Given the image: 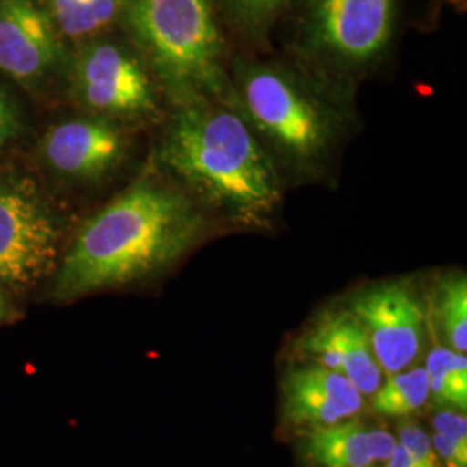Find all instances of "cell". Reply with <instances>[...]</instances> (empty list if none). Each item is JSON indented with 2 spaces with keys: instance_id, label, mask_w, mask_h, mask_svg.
Segmentation results:
<instances>
[{
  "instance_id": "obj_23",
  "label": "cell",
  "mask_w": 467,
  "mask_h": 467,
  "mask_svg": "<svg viewBox=\"0 0 467 467\" xmlns=\"http://www.w3.org/2000/svg\"><path fill=\"white\" fill-rule=\"evenodd\" d=\"M397 440L386 431H370V451L374 462H388L397 449Z\"/></svg>"
},
{
  "instance_id": "obj_20",
  "label": "cell",
  "mask_w": 467,
  "mask_h": 467,
  "mask_svg": "<svg viewBox=\"0 0 467 467\" xmlns=\"http://www.w3.org/2000/svg\"><path fill=\"white\" fill-rule=\"evenodd\" d=\"M431 443L440 461H443L447 467H467V441L434 433Z\"/></svg>"
},
{
  "instance_id": "obj_5",
  "label": "cell",
  "mask_w": 467,
  "mask_h": 467,
  "mask_svg": "<svg viewBox=\"0 0 467 467\" xmlns=\"http://www.w3.org/2000/svg\"><path fill=\"white\" fill-rule=\"evenodd\" d=\"M395 25V0H312L305 46L341 69H358L379 59Z\"/></svg>"
},
{
  "instance_id": "obj_12",
  "label": "cell",
  "mask_w": 467,
  "mask_h": 467,
  "mask_svg": "<svg viewBox=\"0 0 467 467\" xmlns=\"http://www.w3.org/2000/svg\"><path fill=\"white\" fill-rule=\"evenodd\" d=\"M50 167L75 179H99L117 167L125 139L106 119H71L50 130L44 142Z\"/></svg>"
},
{
  "instance_id": "obj_7",
  "label": "cell",
  "mask_w": 467,
  "mask_h": 467,
  "mask_svg": "<svg viewBox=\"0 0 467 467\" xmlns=\"http://www.w3.org/2000/svg\"><path fill=\"white\" fill-rule=\"evenodd\" d=\"M59 234L40 201L26 189L0 182V279L32 285L49 272Z\"/></svg>"
},
{
  "instance_id": "obj_17",
  "label": "cell",
  "mask_w": 467,
  "mask_h": 467,
  "mask_svg": "<svg viewBox=\"0 0 467 467\" xmlns=\"http://www.w3.org/2000/svg\"><path fill=\"white\" fill-rule=\"evenodd\" d=\"M287 0H225L234 21L253 36L265 35Z\"/></svg>"
},
{
  "instance_id": "obj_14",
  "label": "cell",
  "mask_w": 467,
  "mask_h": 467,
  "mask_svg": "<svg viewBox=\"0 0 467 467\" xmlns=\"http://www.w3.org/2000/svg\"><path fill=\"white\" fill-rule=\"evenodd\" d=\"M430 400L426 368H414L389 374L372 393V410L386 418H403L420 410Z\"/></svg>"
},
{
  "instance_id": "obj_6",
  "label": "cell",
  "mask_w": 467,
  "mask_h": 467,
  "mask_svg": "<svg viewBox=\"0 0 467 467\" xmlns=\"http://www.w3.org/2000/svg\"><path fill=\"white\" fill-rule=\"evenodd\" d=\"M348 310L388 376L414 366L428 331L426 306L414 285L405 281L368 285L351 296Z\"/></svg>"
},
{
  "instance_id": "obj_18",
  "label": "cell",
  "mask_w": 467,
  "mask_h": 467,
  "mask_svg": "<svg viewBox=\"0 0 467 467\" xmlns=\"http://www.w3.org/2000/svg\"><path fill=\"white\" fill-rule=\"evenodd\" d=\"M50 4L59 28L69 36H80L98 30L85 0H50Z\"/></svg>"
},
{
  "instance_id": "obj_13",
  "label": "cell",
  "mask_w": 467,
  "mask_h": 467,
  "mask_svg": "<svg viewBox=\"0 0 467 467\" xmlns=\"http://www.w3.org/2000/svg\"><path fill=\"white\" fill-rule=\"evenodd\" d=\"M305 453L317 467H370V431L358 419L312 428L305 436Z\"/></svg>"
},
{
  "instance_id": "obj_22",
  "label": "cell",
  "mask_w": 467,
  "mask_h": 467,
  "mask_svg": "<svg viewBox=\"0 0 467 467\" xmlns=\"http://www.w3.org/2000/svg\"><path fill=\"white\" fill-rule=\"evenodd\" d=\"M17 130V113L13 100L0 88V148L13 139Z\"/></svg>"
},
{
  "instance_id": "obj_10",
  "label": "cell",
  "mask_w": 467,
  "mask_h": 467,
  "mask_svg": "<svg viewBox=\"0 0 467 467\" xmlns=\"http://www.w3.org/2000/svg\"><path fill=\"white\" fill-rule=\"evenodd\" d=\"M362 407L364 395L331 368L310 362L284 374L283 416L295 426H331L355 418Z\"/></svg>"
},
{
  "instance_id": "obj_1",
  "label": "cell",
  "mask_w": 467,
  "mask_h": 467,
  "mask_svg": "<svg viewBox=\"0 0 467 467\" xmlns=\"http://www.w3.org/2000/svg\"><path fill=\"white\" fill-rule=\"evenodd\" d=\"M206 210L185 191L140 179L90 218L59 268V298L144 281L165 272L210 231Z\"/></svg>"
},
{
  "instance_id": "obj_15",
  "label": "cell",
  "mask_w": 467,
  "mask_h": 467,
  "mask_svg": "<svg viewBox=\"0 0 467 467\" xmlns=\"http://www.w3.org/2000/svg\"><path fill=\"white\" fill-rule=\"evenodd\" d=\"M424 368L434 401L441 407H453L464 412L467 407L466 353L434 348L430 351Z\"/></svg>"
},
{
  "instance_id": "obj_21",
  "label": "cell",
  "mask_w": 467,
  "mask_h": 467,
  "mask_svg": "<svg viewBox=\"0 0 467 467\" xmlns=\"http://www.w3.org/2000/svg\"><path fill=\"white\" fill-rule=\"evenodd\" d=\"M434 433L445 434L461 441H467V419L464 412L443 410L433 419Z\"/></svg>"
},
{
  "instance_id": "obj_3",
  "label": "cell",
  "mask_w": 467,
  "mask_h": 467,
  "mask_svg": "<svg viewBox=\"0 0 467 467\" xmlns=\"http://www.w3.org/2000/svg\"><path fill=\"white\" fill-rule=\"evenodd\" d=\"M231 104L284 165L301 175L322 171L333 156L339 118L305 78L272 63L237 61Z\"/></svg>"
},
{
  "instance_id": "obj_11",
  "label": "cell",
  "mask_w": 467,
  "mask_h": 467,
  "mask_svg": "<svg viewBox=\"0 0 467 467\" xmlns=\"http://www.w3.org/2000/svg\"><path fill=\"white\" fill-rule=\"evenodd\" d=\"M59 54L49 17L32 0H0V69L34 82L54 67Z\"/></svg>"
},
{
  "instance_id": "obj_9",
  "label": "cell",
  "mask_w": 467,
  "mask_h": 467,
  "mask_svg": "<svg viewBox=\"0 0 467 467\" xmlns=\"http://www.w3.org/2000/svg\"><path fill=\"white\" fill-rule=\"evenodd\" d=\"M301 353L314 364L343 374L362 395L383 383V370L368 334L350 310H326L298 339Z\"/></svg>"
},
{
  "instance_id": "obj_26",
  "label": "cell",
  "mask_w": 467,
  "mask_h": 467,
  "mask_svg": "<svg viewBox=\"0 0 467 467\" xmlns=\"http://www.w3.org/2000/svg\"><path fill=\"white\" fill-rule=\"evenodd\" d=\"M4 317V305H2V300H0V318Z\"/></svg>"
},
{
  "instance_id": "obj_25",
  "label": "cell",
  "mask_w": 467,
  "mask_h": 467,
  "mask_svg": "<svg viewBox=\"0 0 467 467\" xmlns=\"http://www.w3.org/2000/svg\"><path fill=\"white\" fill-rule=\"evenodd\" d=\"M386 467H419L414 459L410 457V453L401 447L400 443H397V449L393 451V455L389 457V461L386 462Z\"/></svg>"
},
{
  "instance_id": "obj_19",
  "label": "cell",
  "mask_w": 467,
  "mask_h": 467,
  "mask_svg": "<svg viewBox=\"0 0 467 467\" xmlns=\"http://www.w3.org/2000/svg\"><path fill=\"white\" fill-rule=\"evenodd\" d=\"M399 443L410 453L419 467H441L440 457L434 451L431 436L416 424H401L399 428Z\"/></svg>"
},
{
  "instance_id": "obj_24",
  "label": "cell",
  "mask_w": 467,
  "mask_h": 467,
  "mask_svg": "<svg viewBox=\"0 0 467 467\" xmlns=\"http://www.w3.org/2000/svg\"><path fill=\"white\" fill-rule=\"evenodd\" d=\"M98 30L109 25L117 15V0H85Z\"/></svg>"
},
{
  "instance_id": "obj_8",
  "label": "cell",
  "mask_w": 467,
  "mask_h": 467,
  "mask_svg": "<svg viewBox=\"0 0 467 467\" xmlns=\"http://www.w3.org/2000/svg\"><path fill=\"white\" fill-rule=\"evenodd\" d=\"M75 78L80 100L99 113L142 117L158 108L146 69L115 44H98L85 50Z\"/></svg>"
},
{
  "instance_id": "obj_16",
  "label": "cell",
  "mask_w": 467,
  "mask_h": 467,
  "mask_svg": "<svg viewBox=\"0 0 467 467\" xmlns=\"http://www.w3.org/2000/svg\"><path fill=\"white\" fill-rule=\"evenodd\" d=\"M434 312L451 350H467V281L464 274H453L438 284Z\"/></svg>"
},
{
  "instance_id": "obj_2",
  "label": "cell",
  "mask_w": 467,
  "mask_h": 467,
  "mask_svg": "<svg viewBox=\"0 0 467 467\" xmlns=\"http://www.w3.org/2000/svg\"><path fill=\"white\" fill-rule=\"evenodd\" d=\"M160 156L202 210L235 225L267 227L281 206L275 163L231 102L181 106Z\"/></svg>"
},
{
  "instance_id": "obj_4",
  "label": "cell",
  "mask_w": 467,
  "mask_h": 467,
  "mask_svg": "<svg viewBox=\"0 0 467 467\" xmlns=\"http://www.w3.org/2000/svg\"><path fill=\"white\" fill-rule=\"evenodd\" d=\"M129 25L179 106L231 102L213 0H130Z\"/></svg>"
}]
</instances>
